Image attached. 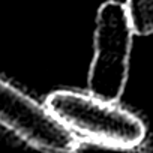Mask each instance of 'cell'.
<instances>
[{
    "label": "cell",
    "mask_w": 153,
    "mask_h": 153,
    "mask_svg": "<svg viewBox=\"0 0 153 153\" xmlns=\"http://www.w3.org/2000/svg\"><path fill=\"white\" fill-rule=\"evenodd\" d=\"M45 107L75 135L102 146L132 149L146 137V126L137 116L92 95L57 90L48 95Z\"/></svg>",
    "instance_id": "obj_1"
},
{
    "label": "cell",
    "mask_w": 153,
    "mask_h": 153,
    "mask_svg": "<svg viewBox=\"0 0 153 153\" xmlns=\"http://www.w3.org/2000/svg\"><path fill=\"white\" fill-rule=\"evenodd\" d=\"M134 29L123 3L105 2L96 15L95 56L89 71V92L107 102H117L128 81Z\"/></svg>",
    "instance_id": "obj_2"
},
{
    "label": "cell",
    "mask_w": 153,
    "mask_h": 153,
    "mask_svg": "<svg viewBox=\"0 0 153 153\" xmlns=\"http://www.w3.org/2000/svg\"><path fill=\"white\" fill-rule=\"evenodd\" d=\"M0 125L30 146L47 152H74L78 138L50 110L0 78Z\"/></svg>",
    "instance_id": "obj_3"
},
{
    "label": "cell",
    "mask_w": 153,
    "mask_h": 153,
    "mask_svg": "<svg viewBox=\"0 0 153 153\" xmlns=\"http://www.w3.org/2000/svg\"><path fill=\"white\" fill-rule=\"evenodd\" d=\"M135 35L153 33V0H128L125 5Z\"/></svg>",
    "instance_id": "obj_4"
}]
</instances>
